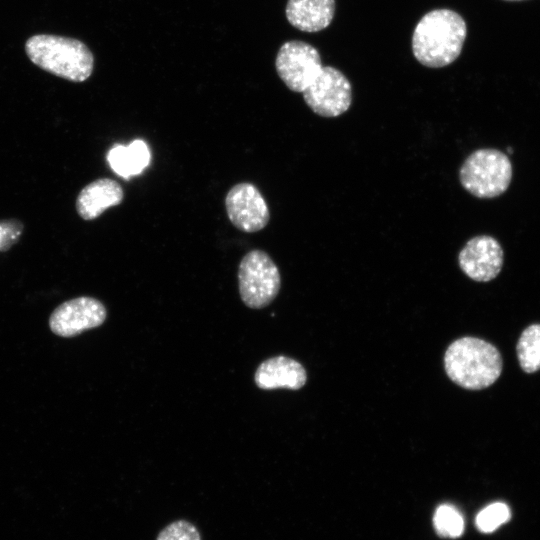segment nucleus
<instances>
[{
    "instance_id": "nucleus-20",
    "label": "nucleus",
    "mask_w": 540,
    "mask_h": 540,
    "mask_svg": "<svg viewBox=\"0 0 540 540\" xmlns=\"http://www.w3.org/2000/svg\"><path fill=\"white\" fill-rule=\"evenodd\" d=\"M504 1H512V2H514V1H524V0H504Z\"/></svg>"
},
{
    "instance_id": "nucleus-3",
    "label": "nucleus",
    "mask_w": 540,
    "mask_h": 540,
    "mask_svg": "<svg viewBox=\"0 0 540 540\" xmlns=\"http://www.w3.org/2000/svg\"><path fill=\"white\" fill-rule=\"evenodd\" d=\"M25 51L41 69L72 82L85 81L93 71V54L77 39L35 35L27 40Z\"/></svg>"
},
{
    "instance_id": "nucleus-13",
    "label": "nucleus",
    "mask_w": 540,
    "mask_h": 540,
    "mask_svg": "<svg viewBox=\"0 0 540 540\" xmlns=\"http://www.w3.org/2000/svg\"><path fill=\"white\" fill-rule=\"evenodd\" d=\"M288 22L303 32L327 28L335 14V0H288L285 10Z\"/></svg>"
},
{
    "instance_id": "nucleus-1",
    "label": "nucleus",
    "mask_w": 540,
    "mask_h": 540,
    "mask_svg": "<svg viewBox=\"0 0 540 540\" xmlns=\"http://www.w3.org/2000/svg\"><path fill=\"white\" fill-rule=\"evenodd\" d=\"M467 36L463 17L450 9H434L416 24L412 52L416 60L429 68H441L461 54Z\"/></svg>"
},
{
    "instance_id": "nucleus-10",
    "label": "nucleus",
    "mask_w": 540,
    "mask_h": 540,
    "mask_svg": "<svg viewBox=\"0 0 540 540\" xmlns=\"http://www.w3.org/2000/svg\"><path fill=\"white\" fill-rule=\"evenodd\" d=\"M503 261L504 253L500 243L489 235L469 239L458 254L460 269L477 282H488L496 278Z\"/></svg>"
},
{
    "instance_id": "nucleus-4",
    "label": "nucleus",
    "mask_w": 540,
    "mask_h": 540,
    "mask_svg": "<svg viewBox=\"0 0 540 540\" xmlns=\"http://www.w3.org/2000/svg\"><path fill=\"white\" fill-rule=\"evenodd\" d=\"M512 164L502 151L483 148L472 152L459 170L462 187L477 198L489 199L503 194L512 180Z\"/></svg>"
},
{
    "instance_id": "nucleus-14",
    "label": "nucleus",
    "mask_w": 540,
    "mask_h": 540,
    "mask_svg": "<svg viewBox=\"0 0 540 540\" xmlns=\"http://www.w3.org/2000/svg\"><path fill=\"white\" fill-rule=\"evenodd\" d=\"M150 159L149 148L142 140H134L128 146L115 145L107 153L111 169L124 179L140 174Z\"/></svg>"
},
{
    "instance_id": "nucleus-17",
    "label": "nucleus",
    "mask_w": 540,
    "mask_h": 540,
    "mask_svg": "<svg viewBox=\"0 0 540 540\" xmlns=\"http://www.w3.org/2000/svg\"><path fill=\"white\" fill-rule=\"evenodd\" d=\"M511 518L509 507L502 502L488 505L476 516V526L483 533H491Z\"/></svg>"
},
{
    "instance_id": "nucleus-19",
    "label": "nucleus",
    "mask_w": 540,
    "mask_h": 540,
    "mask_svg": "<svg viewBox=\"0 0 540 540\" xmlns=\"http://www.w3.org/2000/svg\"><path fill=\"white\" fill-rule=\"evenodd\" d=\"M23 224L17 219L0 220V251L9 250L20 238Z\"/></svg>"
},
{
    "instance_id": "nucleus-15",
    "label": "nucleus",
    "mask_w": 540,
    "mask_h": 540,
    "mask_svg": "<svg viewBox=\"0 0 540 540\" xmlns=\"http://www.w3.org/2000/svg\"><path fill=\"white\" fill-rule=\"evenodd\" d=\"M517 355L525 372L533 373L540 369V324L531 325L522 332Z\"/></svg>"
},
{
    "instance_id": "nucleus-11",
    "label": "nucleus",
    "mask_w": 540,
    "mask_h": 540,
    "mask_svg": "<svg viewBox=\"0 0 540 540\" xmlns=\"http://www.w3.org/2000/svg\"><path fill=\"white\" fill-rule=\"evenodd\" d=\"M307 380L305 368L296 360L276 356L262 362L255 373L256 385L265 390L287 388L298 390Z\"/></svg>"
},
{
    "instance_id": "nucleus-9",
    "label": "nucleus",
    "mask_w": 540,
    "mask_h": 540,
    "mask_svg": "<svg viewBox=\"0 0 540 540\" xmlns=\"http://www.w3.org/2000/svg\"><path fill=\"white\" fill-rule=\"evenodd\" d=\"M106 309L97 299L87 296L71 299L58 306L50 316L53 333L72 337L103 324Z\"/></svg>"
},
{
    "instance_id": "nucleus-12",
    "label": "nucleus",
    "mask_w": 540,
    "mask_h": 540,
    "mask_svg": "<svg viewBox=\"0 0 540 540\" xmlns=\"http://www.w3.org/2000/svg\"><path fill=\"white\" fill-rule=\"evenodd\" d=\"M124 192L121 185L110 178H100L87 184L78 194L76 210L84 220L99 217L107 208L122 203Z\"/></svg>"
},
{
    "instance_id": "nucleus-6",
    "label": "nucleus",
    "mask_w": 540,
    "mask_h": 540,
    "mask_svg": "<svg viewBox=\"0 0 540 540\" xmlns=\"http://www.w3.org/2000/svg\"><path fill=\"white\" fill-rule=\"evenodd\" d=\"M302 93L307 106L321 117L340 116L352 103L350 81L340 70L332 66H322Z\"/></svg>"
},
{
    "instance_id": "nucleus-5",
    "label": "nucleus",
    "mask_w": 540,
    "mask_h": 540,
    "mask_svg": "<svg viewBox=\"0 0 540 540\" xmlns=\"http://www.w3.org/2000/svg\"><path fill=\"white\" fill-rule=\"evenodd\" d=\"M238 285L246 306L253 309L266 307L279 293V269L268 253L259 249L251 250L239 264Z\"/></svg>"
},
{
    "instance_id": "nucleus-18",
    "label": "nucleus",
    "mask_w": 540,
    "mask_h": 540,
    "mask_svg": "<svg viewBox=\"0 0 540 540\" xmlns=\"http://www.w3.org/2000/svg\"><path fill=\"white\" fill-rule=\"evenodd\" d=\"M156 540H201L197 528L190 522L178 520L167 525Z\"/></svg>"
},
{
    "instance_id": "nucleus-7",
    "label": "nucleus",
    "mask_w": 540,
    "mask_h": 540,
    "mask_svg": "<svg viewBox=\"0 0 540 540\" xmlns=\"http://www.w3.org/2000/svg\"><path fill=\"white\" fill-rule=\"evenodd\" d=\"M318 50L309 43L292 40L279 49L275 67L284 84L294 92H303L322 68Z\"/></svg>"
},
{
    "instance_id": "nucleus-16",
    "label": "nucleus",
    "mask_w": 540,
    "mask_h": 540,
    "mask_svg": "<svg viewBox=\"0 0 540 540\" xmlns=\"http://www.w3.org/2000/svg\"><path fill=\"white\" fill-rule=\"evenodd\" d=\"M436 533L441 537L456 538L464 531V520L459 511L452 505L439 506L433 517Z\"/></svg>"
},
{
    "instance_id": "nucleus-8",
    "label": "nucleus",
    "mask_w": 540,
    "mask_h": 540,
    "mask_svg": "<svg viewBox=\"0 0 540 540\" xmlns=\"http://www.w3.org/2000/svg\"><path fill=\"white\" fill-rule=\"evenodd\" d=\"M225 207L230 222L240 231H260L269 222L268 205L259 189L252 183L234 185L227 193Z\"/></svg>"
},
{
    "instance_id": "nucleus-2",
    "label": "nucleus",
    "mask_w": 540,
    "mask_h": 540,
    "mask_svg": "<svg viewBox=\"0 0 540 540\" xmlns=\"http://www.w3.org/2000/svg\"><path fill=\"white\" fill-rule=\"evenodd\" d=\"M444 367L455 384L469 390H480L498 379L502 357L492 344L475 337H463L447 348Z\"/></svg>"
}]
</instances>
